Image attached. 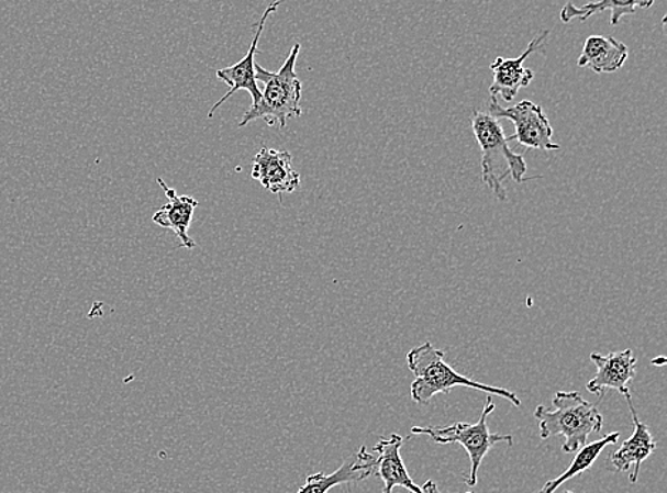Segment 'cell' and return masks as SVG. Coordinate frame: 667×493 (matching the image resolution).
I'll return each mask as SVG.
<instances>
[{"instance_id":"ac0fdd59","label":"cell","mask_w":667,"mask_h":493,"mask_svg":"<svg viewBox=\"0 0 667 493\" xmlns=\"http://www.w3.org/2000/svg\"><path fill=\"white\" fill-rule=\"evenodd\" d=\"M422 491L424 493H442L438 490L437 483L434 481L424 482V485L422 486ZM467 493H473V492H467Z\"/></svg>"},{"instance_id":"e0dca14e","label":"cell","mask_w":667,"mask_h":493,"mask_svg":"<svg viewBox=\"0 0 667 493\" xmlns=\"http://www.w3.org/2000/svg\"><path fill=\"white\" fill-rule=\"evenodd\" d=\"M654 7V2H612V0H602V2H594L585 4V7L577 8L574 3H567L560 11V21L569 23L577 19L579 22H585L587 19L592 18L593 14L611 11V24L616 26L619 21L623 16H630L635 14L636 9H647Z\"/></svg>"},{"instance_id":"d6986e66","label":"cell","mask_w":667,"mask_h":493,"mask_svg":"<svg viewBox=\"0 0 667 493\" xmlns=\"http://www.w3.org/2000/svg\"><path fill=\"white\" fill-rule=\"evenodd\" d=\"M564 493H574V492L572 491H567V492H564Z\"/></svg>"},{"instance_id":"6da1fadb","label":"cell","mask_w":667,"mask_h":493,"mask_svg":"<svg viewBox=\"0 0 667 493\" xmlns=\"http://www.w3.org/2000/svg\"><path fill=\"white\" fill-rule=\"evenodd\" d=\"M299 53L301 43H294L278 71L255 65L256 81H263L265 89L260 90L259 103L251 105L240 121V127L255 120H265L269 127L278 124L280 130H285L289 120L301 117L302 80L297 75Z\"/></svg>"},{"instance_id":"8fae6325","label":"cell","mask_w":667,"mask_h":493,"mask_svg":"<svg viewBox=\"0 0 667 493\" xmlns=\"http://www.w3.org/2000/svg\"><path fill=\"white\" fill-rule=\"evenodd\" d=\"M157 182L163 188V191L166 192L168 204L159 208L156 214L153 215L154 224L162 226V228L171 229L177 238L180 239L182 248L188 250L196 249V240L191 239L188 231L191 228L192 217H194V212L200 202L194 197L178 195L177 191L168 187L163 178H158Z\"/></svg>"},{"instance_id":"8992f818","label":"cell","mask_w":667,"mask_h":493,"mask_svg":"<svg viewBox=\"0 0 667 493\" xmlns=\"http://www.w3.org/2000/svg\"><path fill=\"white\" fill-rule=\"evenodd\" d=\"M488 114L496 120L505 119L514 123L515 133L507 137V142H516L526 148L553 152L559 149V144L554 143V128L546 119L543 108L533 101L522 100L521 103L510 109L501 108L497 97H491L488 104Z\"/></svg>"},{"instance_id":"277c9868","label":"cell","mask_w":667,"mask_h":493,"mask_svg":"<svg viewBox=\"0 0 667 493\" xmlns=\"http://www.w3.org/2000/svg\"><path fill=\"white\" fill-rule=\"evenodd\" d=\"M473 132L481 148L482 182L490 188L497 200H509L504 181L511 177L516 183L530 182L535 178L525 177L529 167L524 156L511 152L507 135L498 120L482 111L473 113Z\"/></svg>"},{"instance_id":"7c38bea8","label":"cell","mask_w":667,"mask_h":493,"mask_svg":"<svg viewBox=\"0 0 667 493\" xmlns=\"http://www.w3.org/2000/svg\"><path fill=\"white\" fill-rule=\"evenodd\" d=\"M404 439L399 434H391L389 438H381L374 448L376 457L375 475L379 477L385 483L383 492L391 493L394 488H403L410 493H424L422 488L415 485L412 477L409 475L403 459L400 456V449L403 447Z\"/></svg>"},{"instance_id":"2e32d148","label":"cell","mask_w":667,"mask_h":493,"mask_svg":"<svg viewBox=\"0 0 667 493\" xmlns=\"http://www.w3.org/2000/svg\"><path fill=\"white\" fill-rule=\"evenodd\" d=\"M619 437H621V434L612 433L605 435V437L601 439H598V441L587 444V446L579 449L567 471L560 473V475L554 478V480L546 482L540 491L534 493H554L560 485H563V483L568 482L572 480V478L582 475L583 472L591 470L594 461H597L598 457L601 456L603 449H605L608 446H613V444H616Z\"/></svg>"},{"instance_id":"ba28073f","label":"cell","mask_w":667,"mask_h":493,"mask_svg":"<svg viewBox=\"0 0 667 493\" xmlns=\"http://www.w3.org/2000/svg\"><path fill=\"white\" fill-rule=\"evenodd\" d=\"M591 360L597 367V374L587 384L589 393L599 400L605 397L608 390H616L623 397H632L630 383L636 374V357L631 349L602 356L592 352Z\"/></svg>"},{"instance_id":"3957f363","label":"cell","mask_w":667,"mask_h":493,"mask_svg":"<svg viewBox=\"0 0 667 493\" xmlns=\"http://www.w3.org/2000/svg\"><path fill=\"white\" fill-rule=\"evenodd\" d=\"M534 417L540 424L541 438L548 439L554 435L564 438L565 453H577L587 446L589 435L601 433L603 427L602 414L577 391H558L553 408L538 405Z\"/></svg>"},{"instance_id":"9c48e42d","label":"cell","mask_w":667,"mask_h":493,"mask_svg":"<svg viewBox=\"0 0 667 493\" xmlns=\"http://www.w3.org/2000/svg\"><path fill=\"white\" fill-rule=\"evenodd\" d=\"M548 36L549 31L541 32L538 36L530 42L526 51L520 57H516V59L497 57L490 66L492 75H494V81H492L490 87L491 97L501 96L502 100L510 103V101L515 99L521 89L530 86L531 81L534 80L535 72L526 69L524 61L526 57L534 55V53H543L545 51L546 38Z\"/></svg>"},{"instance_id":"5bb4252c","label":"cell","mask_w":667,"mask_h":493,"mask_svg":"<svg viewBox=\"0 0 667 493\" xmlns=\"http://www.w3.org/2000/svg\"><path fill=\"white\" fill-rule=\"evenodd\" d=\"M376 457L367 452L365 447L360 451L347 459L340 470L326 475V473H315L308 478L307 483L298 493H327L333 486L343 485V483L360 482L375 475Z\"/></svg>"},{"instance_id":"5b68a950","label":"cell","mask_w":667,"mask_h":493,"mask_svg":"<svg viewBox=\"0 0 667 493\" xmlns=\"http://www.w3.org/2000/svg\"><path fill=\"white\" fill-rule=\"evenodd\" d=\"M491 395H488L485 410L478 418L477 423H454L446 428L438 427H413V435H427L434 442L447 446V444H460L470 457L471 472L466 481L467 485L474 488L477 485L478 470H480L482 459L488 451L497 444H509L511 447L514 444L512 435L494 434L488 429V415L496 410L492 403Z\"/></svg>"},{"instance_id":"52a82bcc","label":"cell","mask_w":667,"mask_h":493,"mask_svg":"<svg viewBox=\"0 0 667 493\" xmlns=\"http://www.w3.org/2000/svg\"><path fill=\"white\" fill-rule=\"evenodd\" d=\"M280 2L270 3L263 16H260L258 24H256V33L254 36L253 43H251L249 51L246 52L245 57L241 59L235 65L230 67H224V69L216 70L215 75L222 81V83L230 86V91L222 99L216 101L210 113H208V119L214 117V113L216 109H220V105L224 104L226 100L230 99L232 94H235L236 91L246 90L251 94V99H253V104H258L260 100V90L258 85H256L255 77V56L258 53L259 38L263 36V32L265 29V23H267L270 14L278 11Z\"/></svg>"},{"instance_id":"4fadbf2b","label":"cell","mask_w":667,"mask_h":493,"mask_svg":"<svg viewBox=\"0 0 667 493\" xmlns=\"http://www.w3.org/2000/svg\"><path fill=\"white\" fill-rule=\"evenodd\" d=\"M626 401L631 408L635 432H633L632 437L626 439V441L622 444V447L613 453L611 462L612 466L621 472L630 471L631 468H633L631 482L636 483L637 478H640L642 463L654 453L656 442L654 437H652L649 427H647L646 424H643L640 417H637L635 407H633L632 404V397L626 399Z\"/></svg>"},{"instance_id":"9a60e30c","label":"cell","mask_w":667,"mask_h":493,"mask_svg":"<svg viewBox=\"0 0 667 493\" xmlns=\"http://www.w3.org/2000/svg\"><path fill=\"white\" fill-rule=\"evenodd\" d=\"M630 56V48L615 37L589 36L578 59L579 67H588L599 75L622 69Z\"/></svg>"},{"instance_id":"7a4b0ae2","label":"cell","mask_w":667,"mask_h":493,"mask_svg":"<svg viewBox=\"0 0 667 493\" xmlns=\"http://www.w3.org/2000/svg\"><path fill=\"white\" fill-rule=\"evenodd\" d=\"M405 360H408L409 370L414 374L412 389H410L414 403L429 404L436 394H448L456 386H466V389L482 391L488 395L509 400L514 407H521L519 395L512 391L478 383L476 380L457 373L444 360V351L436 349L430 341L410 350Z\"/></svg>"},{"instance_id":"30bf717a","label":"cell","mask_w":667,"mask_h":493,"mask_svg":"<svg viewBox=\"0 0 667 493\" xmlns=\"http://www.w3.org/2000/svg\"><path fill=\"white\" fill-rule=\"evenodd\" d=\"M251 177L269 192L284 195L301 187V176L292 166V154L264 147L254 157Z\"/></svg>"}]
</instances>
